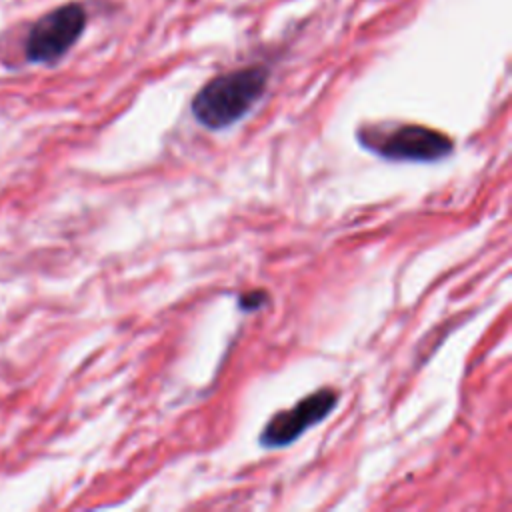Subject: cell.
<instances>
[{"label":"cell","mask_w":512,"mask_h":512,"mask_svg":"<svg viewBox=\"0 0 512 512\" xmlns=\"http://www.w3.org/2000/svg\"><path fill=\"white\" fill-rule=\"evenodd\" d=\"M266 84L268 70L262 66L222 74L198 90L190 104L192 116L208 130L230 128L262 98Z\"/></svg>","instance_id":"cell-1"},{"label":"cell","mask_w":512,"mask_h":512,"mask_svg":"<svg viewBox=\"0 0 512 512\" xmlns=\"http://www.w3.org/2000/svg\"><path fill=\"white\" fill-rule=\"evenodd\" d=\"M338 392L334 388H320L304 398H300L292 408L276 412L260 432L262 448H284L296 442L306 430L326 420V416L336 408Z\"/></svg>","instance_id":"cell-3"},{"label":"cell","mask_w":512,"mask_h":512,"mask_svg":"<svg viewBox=\"0 0 512 512\" xmlns=\"http://www.w3.org/2000/svg\"><path fill=\"white\" fill-rule=\"evenodd\" d=\"M358 142L388 162H440L454 152L450 136L418 124H400L392 130L364 128Z\"/></svg>","instance_id":"cell-2"},{"label":"cell","mask_w":512,"mask_h":512,"mask_svg":"<svg viewBox=\"0 0 512 512\" xmlns=\"http://www.w3.org/2000/svg\"><path fill=\"white\" fill-rule=\"evenodd\" d=\"M268 298L270 296L266 290H250L238 296V308H242L244 312H254L264 304H268Z\"/></svg>","instance_id":"cell-5"},{"label":"cell","mask_w":512,"mask_h":512,"mask_svg":"<svg viewBox=\"0 0 512 512\" xmlns=\"http://www.w3.org/2000/svg\"><path fill=\"white\" fill-rule=\"evenodd\" d=\"M84 28V10L76 4L62 6L36 22L28 36V56L48 62L62 56Z\"/></svg>","instance_id":"cell-4"}]
</instances>
